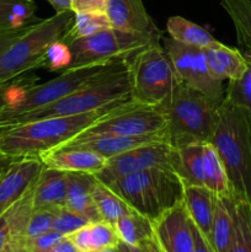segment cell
Masks as SVG:
<instances>
[{
	"instance_id": "6da1fadb",
	"label": "cell",
	"mask_w": 251,
	"mask_h": 252,
	"mask_svg": "<svg viewBox=\"0 0 251 252\" xmlns=\"http://www.w3.org/2000/svg\"><path fill=\"white\" fill-rule=\"evenodd\" d=\"M212 144L224 165L231 193L251 203V113L224 98Z\"/></svg>"
},
{
	"instance_id": "7a4b0ae2",
	"label": "cell",
	"mask_w": 251,
	"mask_h": 252,
	"mask_svg": "<svg viewBox=\"0 0 251 252\" xmlns=\"http://www.w3.org/2000/svg\"><path fill=\"white\" fill-rule=\"evenodd\" d=\"M113 107L116 106H108L83 115L44 118L0 128V152L14 159H41L42 155L80 134L91 123Z\"/></svg>"
},
{
	"instance_id": "3957f363",
	"label": "cell",
	"mask_w": 251,
	"mask_h": 252,
	"mask_svg": "<svg viewBox=\"0 0 251 252\" xmlns=\"http://www.w3.org/2000/svg\"><path fill=\"white\" fill-rule=\"evenodd\" d=\"M129 100L132 98L127 62V65L123 68L94 79L84 88L64 96L56 102L43 106L38 110L16 116L5 122L0 128L33 122L44 118L83 115L108 106L121 105Z\"/></svg>"
},
{
	"instance_id": "277c9868",
	"label": "cell",
	"mask_w": 251,
	"mask_h": 252,
	"mask_svg": "<svg viewBox=\"0 0 251 252\" xmlns=\"http://www.w3.org/2000/svg\"><path fill=\"white\" fill-rule=\"evenodd\" d=\"M159 108L166 118L167 139L171 147L212 142L219 106L206 95L180 80L166 102Z\"/></svg>"
},
{
	"instance_id": "5b68a950",
	"label": "cell",
	"mask_w": 251,
	"mask_h": 252,
	"mask_svg": "<svg viewBox=\"0 0 251 252\" xmlns=\"http://www.w3.org/2000/svg\"><path fill=\"white\" fill-rule=\"evenodd\" d=\"M110 187L133 211L152 220L184 201L185 184L169 167H150L117 180Z\"/></svg>"
},
{
	"instance_id": "8992f818",
	"label": "cell",
	"mask_w": 251,
	"mask_h": 252,
	"mask_svg": "<svg viewBox=\"0 0 251 252\" xmlns=\"http://www.w3.org/2000/svg\"><path fill=\"white\" fill-rule=\"evenodd\" d=\"M73 20V10H65L31 25L24 36L0 57V85L32 69L44 68L48 49L57 41H61Z\"/></svg>"
},
{
	"instance_id": "52a82bcc",
	"label": "cell",
	"mask_w": 251,
	"mask_h": 252,
	"mask_svg": "<svg viewBox=\"0 0 251 252\" xmlns=\"http://www.w3.org/2000/svg\"><path fill=\"white\" fill-rule=\"evenodd\" d=\"M127 62L130 98L155 107L166 102L180 79L160 42L145 47Z\"/></svg>"
},
{
	"instance_id": "ba28073f",
	"label": "cell",
	"mask_w": 251,
	"mask_h": 252,
	"mask_svg": "<svg viewBox=\"0 0 251 252\" xmlns=\"http://www.w3.org/2000/svg\"><path fill=\"white\" fill-rule=\"evenodd\" d=\"M127 65V61H117L107 64L84 66L62 71L59 76L43 84H33L22 88L11 103L0 113V127L11 118L61 100L64 96L88 85L90 81L110 71Z\"/></svg>"
},
{
	"instance_id": "9c48e42d",
	"label": "cell",
	"mask_w": 251,
	"mask_h": 252,
	"mask_svg": "<svg viewBox=\"0 0 251 252\" xmlns=\"http://www.w3.org/2000/svg\"><path fill=\"white\" fill-rule=\"evenodd\" d=\"M160 37L161 36L126 32L111 27L93 36L75 39L66 44L70 52V61L65 70L128 61L145 47L160 42Z\"/></svg>"
},
{
	"instance_id": "30bf717a",
	"label": "cell",
	"mask_w": 251,
	"mask_h": 252,
	"mask_svg": "<svg viewBox=\"0 0 251 252\" xmlns=\"http://www.w3.org/2000/svg\"><path fill=\"white\" fill-rule=\"evenodd\" d=\"M171 169L185 185L203 186L218 196L231 194L228 175L212 143L193 142L172 147Z\"/></svg>"
},
{
	"instance_id": "8fae6325",
	"label": "cell",
	"mask_w": 251,
	"mask_h": 252,
	"mask_svg": "<svg viewBox=\"0 0 251 252\" xmlns=\"http://www.w3.org/2000/svg\"><path fill=\"white\" fill-rule=\"evenodd\" d=\"M166 128V118L159 107L142 105L129 100L108 110L81 133L142 137L164 134Z\"/></svg>"
},
{
	"instance_id": "7c38bea8",
	"label": "cell",
	"mask_w": 251,
	"mask_h": 252,
	"mask_svg": "<svg viewBox=\"0 0 251 252\" xmlns=\"http://www.w3.org/2000/svg\"><path fill=\"white\" fill-rule=\"evenodd\" d=\"M166 51L177 76L189 88L206 95L216 105L220 106L225 97L223 81L213 78L207 66L203 49L177 42L171 37L164 39Z\"/></svg>"
},
{
	"instance_id": "4fadbf2b",
	"label": "cell",
	"mask_w": 251,
	"mask_h": 252,
	"mask_svg": "<svg viewBox=\"0 0 251 252\" xmlns=\"http://www.w3.org/2000/svg\"><path fill=\"white\" fill-rule=\"evenodd\" d=\"M172 147L166 142L139 145L106 160V164L94 176L98 182L110 186L117 180L150 167L171 169Z\"/></svg>"
},
{
	"instance_id": "5bb4252c",
	"label": "cell",
	"mask_w": 251,
	"mask_h": 252,
	"mask_svg": "<svg viewBox=\"0 0 251 252\" xmlns=\"http://www.w3.org/2000/svg\"><path fill=\"white\" fill-rule=\"evenodd\" d=\"M154 236L164 252H194L191 219L184 201L153 220Z\"/></svg>"
},
{
	"instance_id": "9a60e30c",
	"label": "cell",
	"mask_w": 251,
	"mask_h": 252,
	"mask_svg": "<svg viewBox=\"0 0 251 252\" xmlns=\"http://www.w3.org/2000/svg\"><path fill=\"white\" fill-rule=\"evenodd\" d=\"M43 167L37 158H22L0 176V218L30 191Z\"/></svg>"
},
{
	"instance_id": "2e32d148",
	"label": "cell",
	"mask_w": 251,
	"mask_h": 252,
	"mask_svg": "<svg viewBox=\"0 0 251 252\" xmlns=\"http://www.w3.org/2000/svg\"><path fill=\"white\" fill-rule=\"evenodd\" d=\"M155 142H166L167 134H152L142 135V137H121V135H106V134H84L80 133L69 142L64 143L59 148H70V149H84L96 153L105 158L106 160L116 157L127 150L137 148L139 145L149 144Z\"/></svg>"
},
{
	"instance_id": "e0dca14e",
	"label": "cell",
	"mask_w": 251,
	"mask_h": 252,
	"mask_svg": "<svg viewBox=\"0 0 251 252\" xmlns=\"http://www.w3.org/2000/svg\"><path fill=\"white\" fill-rule=\"evenodd\" d=\"M106 15L112 29L161 36L142 0H108Z\"/></svg>"
},
{
	"instance_id": "ac0fdd59",
	"label": "cell",
	"mask_w": 251,
	"mask_h": 252,
	"mask_svg": "<svg viewBox=\"0 0 251 252\" xmlns=\"http://www.w3.org/2000/svg\"><path fill=\"white\" fill-rule=\"evenodd\" d=\"M68 184V171L43 167L33 185V209H59L65 207Z\"/></svg>"
},
{
	"instance_id": "d6986e66",
	"label": "cell",
	"mask_w": 251,
	"mask_h": 252,
	"mask_svg": "<svg viewBox=\"0 0 251 252\" xmlns=\"http://www.w3.org/2000/svg\"><path fill=\"white\" fill-rule=\"evenodd\" d=\"M44 167L68 172L97 174L106 164V159L96 153L84 149L57 148L42 155L39 159Z\"/></svg>"
},
{
	"instance_id": "ffe728a7",
	"label": "cell",
	"mask_w": 251,
	"mask_h": 252,
	"mask_svg": "<svg viewBox=\"0 0 251 252\" xmlns=\"http://www.w3.org/2000/svg\"><path fill=\"white\" fill-rule=\"evenodd\" d=\"M207 66L212 76L218 80H239L248 70L249 62L239 49L219 42L217 46L203 49Z\"/></svg>"
},
{
	"instance_id": "44dd1931",
	"label": "cell",
	"mask_w": 251,
	"mask_h": 252,
	"mask_svg": "<svg viewBox=\"0 0 251 252\" xmlns=\"http://www.w3.org/2000/svg\"><path fill=\"white\" fill-rule=\"evenodd\" d=\"M97 181L93 174L69 172L65 208L88 218L90 221L101 220L91 197V189Z\"/></svg>"
},
{
	"instance_id": "7402d4cb",
	"label": "cell",
	"mask_w": 251,
	"mask_h": 252,
	"mask_svg": "<svg viewBox=\"0 0 251 252\" xmlns=\"http://www.w3.org/2000/svg\"><path fill=\"white\" fill-rule=\"evenodd\" d=\"M213 192L203 186L185 185L184 204L192 223L211 243L213 219Z\"/></svg>"
},
{
	"instance_id": "603a6c76",
	"label": "cell",
	"mask_w": 251,
	"mask_h": 252,
	"mask_svg": "<svg viewBox=\"0 0 251 252\" xmlns=\"http://www.w3.org/2000/svg\"><path fill=\"white\" fill-rule=\"evenodd\" d=\"M32 192L33 186L0 218V251L12 238L25 236L27 223L33 211Z\"/></svg>"
},
{
	"instance_id": "cb8c5ba5",
	"label": "cell",
	"mask_w": 251,
	"mask_h": 252,
	"mask_svg": "<svg viewBox=\"0 0 251 252\" xmlns=\"http://www.w3.org/2000/svg\"><path fill=\"white\" fill-rule=\"evenodd\" d=\"M233 216V239L228 252H251V203L246 199L228 196Z\"/></svg>"
},
{
	"instance_id": "d4e9b609",
	"label": "cell",
	"mask_w": 251,
	"mask_h": 252,
	"mask_svg": "<svg viewBox=\"0 0 251 252\" xmlns=\"http://www.w3.org/2000/svg\"><path fill=\"white\" fill-rule=\"evenodd\" d=\"M113 225L120 240L128 245L147 246L154 238L152 219L135 211L121 217Z\"/></svg>"
},
{
	"instance_id": "484cf974",
	"label": "cell",
	"mask_w": 251,
	"mask_h": 252,
	"mask_svg": "<svg viewBox=\"0 0 251 252\" xmlns=\"http://www.w3.org/2000/svg\"><path fill=\"white\" fill-rule=\"evenodd\" d=\"M233 216L228 196L213 197V219L211 229V244L216 252H228L233 239Z\"/></svg>"
},
{
	"instance_id": "4316f807",
	"label": "cell",
	"mask_w": 251,
	"mask_h": 252,
	"mask_svg": "<svg viewBox=\"0 0 251 252\" xmlns=\"http://www.w3.org/2000/svg\"><path fill=\"white\" fill-rule=\"evenodd\" d=\"M166 31L172 39L197 48H209L219 43L207 30L182 16H171L166 22Z\"/></svg>"
},
{
	"instance_id": "83f0119b",
	"label": "cell",
	"mask_w": 251,
	"mask_h": 252,
	"mask_svg": "<svg viewBox=\"0 0 251 252\" xmlns=\"http://www.w3.org/2000/svg\"><path fill=\"white\" fill-rule=\"evenodd\" d=\"M94 204L101 220L115 224L121 217L133 212L127 202L106 185L96 181L91 189Z\"/></svg>"
},
{
	"instance_id": "f1b7e54d",
	"label": "cell",
	"mask_w": 251,
	"mask_h": 252,
	"mask_svg": "<svg viewBox=\"0 0 251 252\" xmlns=\"http://www.w3.org/2000/svg\"><path fill=\"white\" fill-rule=\"evenodd\" d=\"M34 12L33 0H0V32L34 24Z\"/></svg>"
},
{
	"instance_id": "f546056e",
	"label": "cell",
	"mask_w": 251,
	"mask_h": 252,
	"mask_svg": "<svg viewBox=\"0 0 251 252\" xmlns=\"http://www.w3.org/2000/svg\"><path fill=\"white\" fill-rule=\"evenodd\" d=\"M107 29H111V22L106 11L74 12L73 24L61 41L69 44L75 39L93 36Z\"/></svg>"
},
{
	"instance_id": "4dcf8cb0",
	"label": "cell",
	"mask_w": 251,
	"mask_h": 252,
	"mask_svg": "<svg viewBox=\"0 0 251 252\" xmlns=\"http://www.w3.org/2000/svg\"><path fill=\"white\" fill-rule=\"evenodd\" d=\"M220 5L233 22L238 43L251 57V0H220Z\"/></svg>"
},
{
	"instance_id": "1f68e13d",
	"label": "cell",
	"mask_w": 251,
	"mask_h": 252,
	"mask_svg": "<svg viewBox=\"0 0 251 252\" xmlns=\"http://www.w3.org/2000/svg\"><path fill=\"white\" fill-rule=\"evenodd\" d=\"M249 66L239 80L229 81L225 89V97L235 105L243 106L251 113V59H248Z\"/></svg>"
},
{
	"instance_id": "d6a6232c",
	"label": "cell",
	"mask_w": 251,
	"mask_h": 252,
	"mask_svg": "<svg viewBox=\"0 0 251 252\" xmlns=\"http://www.w3.org/2000/svg\"><path fill=\"white\" fill-rule=\"evenodd\" d=\"M89 226H90V238L93 251L117 246L118 243L121 241L113 224L107 223L105 220H98L93 221Z\"/></svg>"
},
{
	"instance_id": "836d02e7",
	"label": "cell",
	"mask_w": 251,
	"mask_h": 252,
	"mask_svg": "<svg viewBox=\"0 0 251 252\" xmlns=\"http://www.w3.org/2000/svg\"><path fill=\"white\" fill-rule=\"evenodd\" d=\"M57 211L58 209H33L27 223L25 238L31 240L52 230Z\"/></svg>"
},
{
	"instance_id": "e575fe53",
	"label": "cell",
	"mask_w": 251,
	"mask_h": 252,
	"mask_svg": "<svg viewBox=\"0 0 251 252\" xmlns=\"http://www.w3.org/2000/svg\"><path fill=\"white\" fill-rule=\"evenodd\" d=\"M90 223H93V221L89 220L88 218L75 213V212L69 211L68 208L63 207V208H59L56 212V217H54L53 221V230L66 236Z\"/></svg>"
},
{
	"instance_id": "d590c367",
	"label": "cell",
	"mask_w": 251,
	"mask_h": 252,
	"mask_svg": "<svg viewBox=\"0 0 251 252\" xmlns=\"http://www.w3.org/2000/svg\"><path fill=\"white\" fill-rule=\"evenodd\" d=\"M38 81L36 76H27V78H15L12 80L7 81L0 85V113L14 101L16 97L17 93L21 90L22 88H26L29 85H33Z\"/></svg>"
},
{
	"instance_id": "8d00e7d4",
	"label": "cell",
	"mask_w": 251,
	"mask_h": 252,
	"mask_svg": "<svg viewBox=\"0 0 251 252\" xmlns=\"http://www.w3.org/2000/svg\"><path fill=\"white\" fill-rule=\"evenodd\" d=\"M70 61V52L69 47L64 42L57 41L51 46L47 53V61L44 64V68L49 69L52 71H64L66 65Z\"/></svg>"
},
{
	"instance_id": "74e56055",
	"label": "cell",
	"mask_w": 251,
	"mask_h": 252,
	"mask_svg": "<svg viewBox=\"0 0 251 252\" xmlns=\"http://www.w3.org/2000/svg\"><path fill=\"white\" fill-rule=\"evenodd\" d=\"M64 235L59 234L56 230H49L47 233L42 234V235L37 236V238L27 240L29 244L30 251L31 252H49L52 248L63 238Z\"/></svg>"
},
{
	"instance_id": "f35d334b",
	"label": "cell",
	"mask_w": 251,
	"mask_h": 252,
	"mask_svg": "<svg viewBox=\"0 0 251 252\" xmlns=\"http://www.w3.org/2000/svg\"><path fill=\"white\" fill-rule=\"evenodd\" d=\"M90 224L83 226V228L78 229L74 233L69 234L68 236L73 245L78 252H91L93 251V246H91V238H90Z\"/></svg>"
},
{
	"instance_id": "ab89813d",
	"label": "cell",
	"mask_w": 251,
	"mask_h": 252,
	"mask_svg": "<svg viewBox=\"0 0 251 252\" xmlns=\"http://www.w3.org/2000/svg\"><path fill=\"white\" fill-rule=\"evenodd\" d=\"M33 25V24H32ZM31 27V25H27V26L20 27V29L10 30V31L0 32V57L17 41L21 36H24L25 32Z\"/></svg>"
},
{
	"instance_id": "60d3db41",
	"label": "cell",
	"mask_w": 251,
	"mask_h": 252,
	"mask_svg": "<svg viewBox=\"0 0 251 252\" xmlns=\"http://www.w3.org/2000/svg\"><path fill=\"white\" fill-rule=\"evenodd\" d=\"M108 0H71V10L74 12L106 11Z\"/></svg>"
},
{
	"instance_id": "b9f144b4",
	"label": "cell",
	"mask_w": 251,
	"mask_h": 252,
	"mask_svg": "<svg viewBox=\"0 0 251 252\" xmlns=\"http://www.w3.org/2000/svg\"><path fill=\"white\" fill-rule=\"evenodd\" d=\"M191 229L192 234H193V240H194V252H216L212 244L209 243L208 239L197 229V226L192 223L191 220Z\"/></svg>"
},
{
	"instance_id": "7bdbcfd3",
	"label": "cell",
	"mask_w": 251,
	"mask_h": 252,
	"mask_svg": "<svg viewBox=\"0 0 251 252\" xmlns=\"http://www.w3.org/2000/svg\"><path fill=\"white\" fill-rule=\"evenodd\" d=\"M0 252H31V251H30L29 244H27V239L25 238V236H19V238H12Z\"/></svg>"
},
{
	"instance_id": "ee69618b",
	"label": "cell",
	"mask_w": 251,
	"mask_h": 252,
	"mask_svg": "<svg viewBox=\"0 0 251 252\" xmlns=\"http://www.w3.org/2000/svg\"><path fill=\"white\" fill-rule=\"evenodd\" d=\"M49 252H78L75 246L70 241L68 236H63L53 248L49 250Z\"/></svg>"
},
{
	"instance_id": "f6af8a7d",
	"label": "cell",
	"mask_w": 251,
	"mask_h": 252,
	"mask_svg": "<svg viewBox=\"0 0 251 252\" xmlns=\"http://www.w3.org/2000/svg\"><path fill=\"white\" fill-rule=\"evenodd\" d=\"M53 6L56 12L71 10V0H47Z\"/></svg>"
},
{
	"instance_id": "bcb514c9",
	"label": "cell",
	"mask_w": 251,
	"mask_h": 252,
	"mask_svg": "<svg viewBox=\"0 0 251 252\" xmlns=\"http://www.w3.org/2000/svg\"><path fill=\"white\" fill-rule=\"evenodd\" d=\"M118 250L120 252H149L148 251V245L147 246H132L128 245V244L120 241L118 243Z\"/></svg>"
},
{
	"instance_id": "7dc6e473",
	"label": "cell",
	"mask_w": 251,
	"mask_h": 252,
	"mask_svg": "<svg viewBox=\"0 0 251 252\" xmlns=\"http://www.w3.org/2000/svg\"><path fill=\"white\" fill-rule=\"evenodd\" d=\"M15 160L16 159L7 157V155H5L4 153L0 152V176H1L7 169H9V166L15 161Z\"/></svg>"
},
{
	"instance_id": "c3c4849f",
	"label": "cell",
	"mask_w": 251,
	"mask_h": 252,
	"mask_svg": "<svg viewBox=\"0 0 251 252\" xmlns=\"http://www.w3.org/2000/svg\"><path fill=\"white\" fill-rule=\"evenodd\" d=\"M148 251H149V252H164V250H162V249L160 248L159 244H157L155 236L152 239V241L148 244Z\"/></svg>"
},
{
	"instance_id": "681fc988",
	"label": "cell",
	"mask_w": 251,
	"mask_h": 252,
	"mask_svg": "<svg viewBox=\"0 0 251 252\" xmlns=\"http://www.w3.org/2000/svg\"><path fill=\"white\" fill-rule=\"evenodd\" d=\"M91 252H120V250H118V246H112V248L101 249V250H96V251H91Z\"/></svg>"
}]
</instances>
